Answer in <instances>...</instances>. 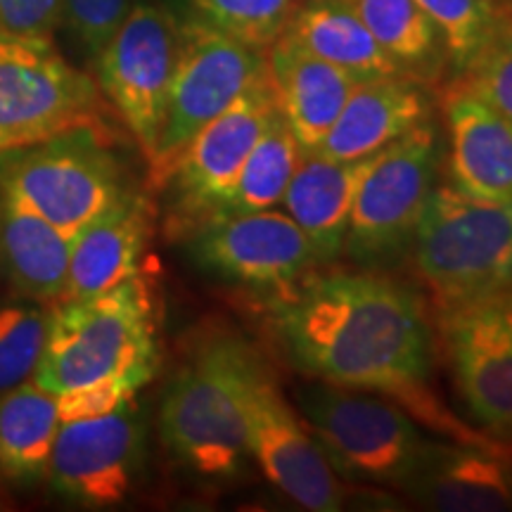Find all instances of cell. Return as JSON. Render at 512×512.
Returning a JSON list of instances; mask_svg holds the SVG:
<instances>
[{"mask_svg": "<svg viewBox=\"0 0 512 512\" xmlns=\"http://www.w3.org/2000/svg\"><path fill=\"white\" fill-rule=\"evenodd\" d=\"M197 17L235 41L266 53L285 34L297 0H188Z\"/></svg>", "mask_w": 512, "mask_h": 512, "instance_id": "obj_28", "label": "cell"}, {"mask_svg": "<svg viewBox=\"0 0 512 512\" xmlns=\"http://www.w3.org/2000/svg\"><path fill=\"white\" fill-rule=\"evenodd\" d=\"M287 34L356 81L406 76L370 34L351 0H309L294 10Z\"/></svg>", "mask_w": 512, "mask_h": 512, "instance_id": "obj_23", "label": "cell"}, {"mask_svg": "<svg viewBox=\"0 0 512 512\" xmlns=\"http://www.w3.org/2000/svg\"><path fill=\"white\" fill-rule=\"evenodd\" d=\"M275 110L278 102L266 76L185 145L164 183L174 200L169 221L176 233L190 235L214 219Z\"/></svg>", "mask_w": 512, "mask_h": 512, "instance_id": "obj_11", "label": "cell"}, {"mask_svg": "<svg viewBox=\"0 0 512 512\" xmlns=\"http://www.w3.org/2000/svg\"><path fill=\"white\" fill-rule=\"evenodd\" d=\"M69 252L67 235L0 195V273L19 294L38 304L60 302Z\"/></svg>", "mask_w": 512, "mask_h": 512, "instance_id": "obj_22", "label": "cell"}, {"mask_svg": "<svg viewBox=\"0 0 512 512\" xmlns=\"http://www.w3.org/2000/svg\"><path fill=\"white\" fill-rule=\"evenodd\" d=\"M102 124H83L0 157V195L74 240L124 195Z\"/></svg>", "mask_w": 512, "mask_h": 512, "instance_id": "obj_5", "label": "cell"}, {"mask_svg": "<svg viewBox=\"0 0 512 512\" xmlns=\"http://www.w3.org/2000/svg\"><path fill=\"white\" fill-rule=\"evenodd\" d=\"M62 418L57 399L34 380L0 394V475L12 482H38Z\"/></svg>", "mask_w": 512, "mask_h": 512, "instance_id": "obj_24", "label": "cell"}, {"mask_svg": "<svg viewBox=\"0 0 512 512\" xmlns=\"http://www.w3.org/2000/svg\"><path fill=\"white\" fill-rule=\"evenodd\" d=\"M432 121V100L411 76L358 81L316 155L354 162Z\"/></svg>", "mask_w": 512, "mask_h": 512, "instance_id": "obj_19", "label": "cell"}, {"mask_svg": "<svg viewBox=\"0 0 512 512\" xmlns=\"http://www.w3.org/2000/svg\"><path fill=\"white\" fill-rule=\"evenodd\" d=\"M64 0H0V29L17 36L53 38Z\"/></svg>", "mask_w": 512, "mask_h": 512, "instance_id": "obj_32", "label": "cell"}, {"mask_svg": "<svg viewBox=\"0 0 512 512\" xmlns=\"http://www.w3.org/2000/svg\"><path fill=\"white\" fill-rule=\"evenodd\" d=\"M463 86L512 124V22H505L475 64L463 74Z\"/></svg>", "mask_w": 512, "mask_h": 512, "instance_id": "obj_30", "label": "cell"}, {"mask_svg": "<svg viewBox=\"0 0 512 512\" xmlns=\"http://www.w3.org/2000/svg\"><path fill=\"white\" fill-rule=\"evenodd\" d=\"M275 332L313 380L399 396L432 370V332L420 297L396 280L335 273L297 285L275 304Z\"/></svg>", "mask_w": 512, "mask_h": 512, "instance_id": "obj_1", "label": "cell"}, {"mask_svg": "<svg viewBox=\"0 0 512 512\" xmlns=\"http://www.w3.org/2000/svg\"><path fill=\"white\" fill-rule=\"evenodd\" d=\"M299 155H302V150H299L290 124L280 110H275L214 219L254 214V211L273 209L275 204L283 202L287 185H290V178L297 169Z\"/></svg>", "mask_w": 512, "mask_h": 512, "instance_id": "obj_26", "label": "cell"}, {"mask_svg": "<svg viewBox=\"0 0 512 512\" xmlns=\"http://www.w3.org/2000/svg\"><path fill=\"white\" fill-rule=\"evenodd\" d=\"M157 299L143 275L93 297L57 302L31 380L57 399L62 422L133 401L159 370Z\"/></svg>", "mask_w": 512, "mask_h": 512, "instance_id": "obj_2", "label": "cell"}, {"mask_svg": "<svg viewBox=\"0 0 512 512\" xmlns=\"http://www.w3.org/2000/svg\"><path fill=\"white\" fill-rule=\"evenodd\" d=\"M48 316L41 304L0 306V394L34 377L46 347Z\"/></svg>", "mask_w": 512, "mask_h": 512, "instance_id": "obj_29", "label": "cell"}, {"mask_svg": "<svg viewBox=\"0 0 512 512\" xmlns=\"http://www.w3.org/2000/svg\"><path fill=\"white\" fill-rule=\"evenodd\" d=\"M453 188L512 202V124L460 83L444 100Z\"/></svg>", "mask_w": 512, "mask_h": 512, "instance_id": "obj_20", "label": "cell"}, {"mask_svg": "<svg viewBox=\"0 0 512 512\" xmlns=\"http://www.w3.org/2000/svg\"><path fill=\"white\" fill-rule=\"evenodd\" d=\"M377 155L354 162H335L316 152L299 155L283 204L290 219L309 238L320 264L335 261L344 252L358 188Z\"/></svg>", "mask_w": 512, "mask_h": 512, "instance_id": "obj_21", "label": "cell"}, {"mask_svg": "<svg viewBox=\"0 0 512 512\" xmlns=\"http://www.w3.org/2000/svg\"><path fill=\"white\" fill-rule=\"evenodd\" d=\"M190 238L197 264L249 290L287 294L320 264L302 228L273 209L214 219Z\"/></svg>", "mask_w": 512, "mask_h": 512, "instance_id": "obj_13", "label": "cell"}, {"mask_svg": "<svg viewBox=\"0 0 512 512\" xmlns=\"http://www.w3.org/2000/svg\"><path fill=\"white\" fill-rule=\"evenodd\" d=\"M5 508V498H3V494H0V510Z\"/></svg>", "mask_w": 512, "mask_h": 512, "instance_id": "obj_36", "label": "cell"}, {"mask_svg": "<svg viewBox=\"0 0 512 512\" xmlns=\"http://www.w3.org/2000/svg\"><path fill=\"white\" fill-rule=\"evenodd\" d=\"M306 3H309V0H306Z\"/></svg>", "mask_w": 512, "mask_h": 512, "instance_id": "obj_37", "label": "cell"}, {"mask_svg": "<svg viewBox=\"0 0 512 512\" xmlns=\"http://www.w3.org/2000/svg\"><path fill=\"white\" fill-rule=\"evenodd\" d=\"M155 226V207L143 192L126 190L72 240L62 299L93 297L140 273Z\"/></svg>", "mask_w": 512, "mask_h": 512, "instance_id": "obj_17", "label": "cell"}, {"mask_svg": "<svg viewBox=\"0 0 512 512\" xmlns=\"http://www.w3.org/2000/svg\"><path fill=\"white\" fill-rule=\"evenodd\" d=\"M10 150H15V147H10L8 143H5V140H0V157H3L5 152H10Z\"/></svg>", "mask_w": 512, "mask_h": 512, "instance_id": "obj_35", "label": "cell"}, {"mask_svg": "<svg viewBox=\"0 0 512 512\" xmlns=\"http://www.w3.org/2000/svg\"><path fill=\"white\" fill-rule=\"evenodd\" d=\"M181 22L159 3L133 5L98 55L102 93L136 138L147 164L157 152L174 81Z\"/></svg>", "mask_w": 512, "mask_h": 512, "instance_id": "obj_10", "label": "cell"}, {"mask_svg": "<svg viewBox=\"0 0 512 512\" xmlns=\"http://www.w3.org/2000/svg\"><path fill=\"white\" fill-rule=\"evenodd\" d=\"M145 458V420L138 401L86 420L62 422L48 460L57 494L86 508H114L136 486Z\"/></svg>", "mask_w": 512, "mask_h": 512, "instance_id": "obj_12", "label": "cell"}, {"mask_svg": "<svg viewBox=\"0 0 512 512\" xmlns=\"http://www.w3.org/2000/svg\"><path fill=\"white\" fill-rule=\"evenodd\" d=\"M439 162L441 140L432 121L380 150L358 188L344 242V252L356 264L389 266L413 247Z\"/></svg>", "mask_w": 512, "mask_h": 512, "instance_id": "obj_8", "label": "cell"}, {"mask_svg": "<svg viewBox=\"0 0 512 512\" xmlns=\"http://www.w3.org/2000/svg\"><path fill=\"white\" fill-rule=\"evenodd\" d=\"M403 489L427 510H512V472L505 448L427 441Z\"/></svg>", "mask_w": 512, "mask_h": 512, "instance_id": "obj_16", "label": "cell"}, {"mask_svg": "<svg viewBox=\"0 0 512 512\" xmlns=\"http://www.w3.org/2000/svg\"><path fill=\"white\" fill-rule=\"evenodd\" d=\"M247 451L268 482L302 508L313 512L344 508L337 472L268 370L249 401Z\"/></svg>", "mask_w": 512, "mask_h": 512, "instance_id": "obj_14", "label": "cell"}, {"mask_svg": "<svg viewBox=\"0 0 512 512\" xmlns=\"http://www.w3.org/2000/svg\"><path fill=\"white\" fill-rule=\"evenodd\" d=\"M100 121L95 81L57 53L53 38L0 29V140L24 147Z\"/></svg>", "mask_w": 512, "mask_h": 512, "instance_id": "obj_9", "label": "cell"}, {"mask_svg": "<svg viewBox=\"0 0 512 512\" xmlns=\"http://www.w3.org/2000/svg\"><path fill=\"white\" fill-rule=\"evenodd\" d=\"M351 5L403 74L420 83L437 79L448 57L418 0H351Z\"/></svg>", "mask_w": 512, "mask_h": 512, "instance_id": "obj_25", "label": "cell"}, {"mask_svg": "<svg viewBox=\"0 0 512 512\" xmlns=\"http://www.w3.org/2000/svg\"><path fill=\"white\" fill-rule=\"evenodd\" d=\"M297 403L339 477L403 484L418 465L425 439L399 403L320 380L299 387Z\"/></svg>", "mask_w": 512, "mask_h": 512, "instance_id": "obj_6", "label": "cell"}, {"mask_svg": "<svg viewBox=\"0 0 512 512\" xmlns=\"http://www.w3.org/2000/svg\"><path fill=\"white\" fill-rule=\"evenodd\" d=\"M266 62L275 102L290 124L299 150L304 155L316 152L358 81L313 55L287 31L266 50Z\"/></svg>", "mask_w": 512, "mask_h": 512, "instance_id": "obj_18", "label": "cell"}, {"mask_svg": "<svg viewBox=\"0 0 512 512\" xmlns=\"http://www.w3.org/2000/svg\"><path fill=\"white\" fill-rule=\"evenodd\" d=\"M491 304H494V309L498 311V316H501L505 320V325L512 330V287H508V290L498 294V297L489 299Z\"/></svg>", "mask_w": 512, "mask_h": 512, "instance_id": "obj_33", "label": "cell"}, {"mask_svg": "<svg viewBox=\"0 0 512 512\" xmlns=\"http://www.w3.org/2000/svg\"><path fill=\"white\" fill-rule=\"evenodd\" d=\"M413 254L444 311L489 302L512 287V202L434 185L415 228Z\"/></svg>", "mask_w": 512, "mask_h": 512, "instance_id": "obj_4", "label": "cell"}, {"mask_svg": "<svg viewBox=\"0 0 512 512\" xmlns=\"http://www.w3.org/2000/svg\"><path fill=\"white\" fill-rule=\"evenodd\" d=\"M264 373L256 351L228 332L192 344L159 406L164 446L202 477L240 475L249 458V401Z\"/></svg>", "mask_w": 512, "mask_h": 512, "instance_id": "obj_3", "label": "cell"}, {"mask_svg": "<svg viewBox=\"0 0 512 512\" xmlns=\"http://www.w3.org/2000/svg\"><path fill=\"white\" fill-rule=\"evenodd\" d=\"M489 3L494 5V8H496L498 12H501V15H503V12L512 10V0H489Z\"/></svg>", "mask_w": 512, "mask_h": 512, "instance_id": "obj_34", "label": "cell"}, {"mask_svg": "<svg viewBox=\"0 0 512 512\" xmlns=\"http://www.w3.org/2000/svg\"><path fill=\"white\" fill-rule=\"evenodd\" d=\"M437 27L448 62L463 76L475 64L491 38L503 27V17L489 0H418Z\"/></svg>", "mask_w": 512, "mask_h": 512, "instance_id": "obj_27", "label": "cell"}, {"mask_svg": "<svg viewBox=\"0 0 512 512\" xmlns=\"http://www.w3.org/2000/svg\"><path fill=\"white\" fill-rule=\"evenodd\" d=\"M444 337L465 406L486 430L512 432V330L491 302L444 311Z\"/></svg>", "mask_w": 512, "mask_h": 512, "instance_id": "obj_15", "label": "cell"}, {"mask_svg": "<svg viewBox=\"0 0 512 512\" xmlns=\"http://www.w3.org/2000/svg\"><path fill=\"white\" fill-rule=\"evenodd\" d=\"M266 76V53L235 41L200 17L183 22L164 126L150 162L152 185L164 188L171 166L195 133Z\"/></svg>", "mask_w": 512, "mask_h": 512, "instance_id": "obj_7", "label": "cell"}, {"mask_svg": "<svg viewBox=\"0 0 512 512\" xmlns=\"http://www.w3.org/2000/svg\"><path fill=\"white\" fill-rule=\"evenodd\" d=\"M131 8L133 0H64L62 22L83 53L98 60Z\"/></svg>", "mask_w": 512, "mask_h": 512, "instance_id": "obj_31", "label": "cell"}]
</instances>
